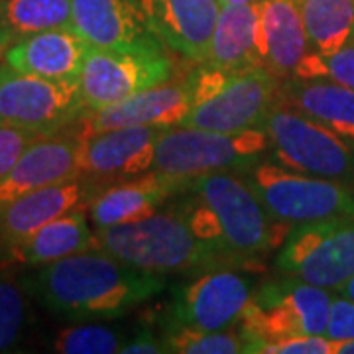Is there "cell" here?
I'll return each mask as SVG.
<instances>
[{"instance_id": "6da1fadb", "label": "cell", "mask_w": 354, "mask_h": 354, "mask_svg": "<svg viewBox=\"0 0 354 354\" xmlns=\"http://www.w3.org/2000/svg\"><path fill=\"white\" fill-rule=\"evenodd\" d=\"M44 309L67 321L118 319L165 288L164 274H152L93 248L39 266L22 279Z\"/></svg>"}, {"instance_id": "7a4b0ae2", "label": "cell", "mask_w": 354, "mask_h": 354, "mask_svg": "<svg viewBox=\"0 0 354 354\" xmlns=\"http://www.w3.org/2000/svg\"><path fill=\"white\" fill-rule=\"evenodd\" d=\"M95 248L152 274L213 266L225 258L195 236L185 213H153L136 223L95 228Z\"/></svg>"}, {"instance_id": "3957f363", "label": "cell", "mask_w": 354, "mask_h": 354, "mask_svg": "<svg viewBox=\"0 0 354 354\" xmlns=\"http://www.w3.org/2000/svg\"><path fill=\"white\" fill-rule=\"evenodd\" d=\"M272 142L264 128L215 132L203 128H167L158 140L153 169L195 179L216 171H248L264 162Z\"/></svg>"}, {"instance_id": "277c9868", "label": "cell", "mask_w": 354, "mask_h": 354, "mask_svg": "<svg viewBox=\"0 0 354 354\" xmlns=\"http://www.w3.org/2000/svg\"><path fill=\"white\" fill-rule=\"evenodd\" d=\"M189 189L215 211L225 250L232 258H256L281 246L293 225L276 221L244 176L216 171L191 179Z\"/></svg>"}, {"instance_id": "5b68a950", "label": "cell", "mask_w": 354, "mask_h": 354, "mask_svg": "<svg viewBox=\"0 0 354 354\" xmlns=\"http://www.w3.org/2000/svg\"><path fill=\"white\" fill-rule=\"evenodd\" d=\"M330 301V290L293 276L266 283L254 291L239 323L246 351L262 353L264 344L288 337L325 335Z\"/></svg>"}, {"instance_id": "8992f818", "label": "cell", "mask_w": 354, "mask_h": 354, "mask_svg": "<svg viewBox=\"0 0 354 354\" xmlns=\"http://www.w3.org/2000/svg\"><path fill=\"white\" fill-rule=\"evenodd\" d=\"M244 179L268 213L288 225L354 218V191L342 181L307 176L272 162L250 167Z\"/></svg>"}, {"instance_id": "52a82bcc", "label": "cell", "mask_w": 354, "mask_h": 354, "mask_svg": "<svg viewBox=\"0 0 354 354\" xmlns=\"http://www.w3.org/2000/svg\"><path fill=\"white\" fill-rule=\"evenodd\" d=\"M278 164L307 176L354 179L353 146L333 130L291 106L276 104L262 127Z\"/></svg>"}, {"instance_id": "ba28073f", "label": "cell", "mask_w": 354, "mask_h": 354, "mask_svg": "<svg viewBox=\"0 0 354 354\" xmlns=\"http://www.w3.org/2000/svg\"><path fill=\"white\" fill-rule=\"evenodd\" d=\"M276 266L325 290H339L354 276V218L304 223L291 228Z\"/></svg>"}, {"instance_id": "9c48e42d", "label": "cell", "mask_w": 354, "mask_h": 354, "mask_svg": "<svg viewBox=\"0 0 354 354\" xmlns=\"http://www.w3.org/2000/svg\"><path fill=\"white\" fill-rule=\"evenodd\" d=\"M83 111L77 85L0 65V122L51 136L71 127Z\"/></svg>"}, {"instance_id": "30bf717a", "label": "cell", "mask_w": 354, "mask_h": 354, "mask_svg": "<svg viewBox=\"0 0 354 354\" xmlns=\"http://www.w3.org/2000/svg\"><path fill=\"white\" fill-rule=\"evenodd\" d=\"M174 75V64L158 50H97L91 48L79 77L85 111H97L124 101L140 91L164 85Z\"/></svg>"}, {"instance_id": "8fae6325", "label": "cell", "mask_w": 354, "mask_h": 354, "mask_svg": "<svg viewBox=\"0 0 354 354\" xmlns=\"http://www.w3.org/2000/svg\"><path fill=\"white\" fill-rule=\"evenodd\" d=\"M278 99V77L268 67L232 73L213 97L191 109L179 127L215 132L262 128Z\"/></svg>"}, {"instance_id": "7c38bea8", "label": "cell", "mask_w": 354, "mask_h": 354, "mask_svg": "<svg viewBox=\"0 0 354 354\" xmlns=\"http://www.w3.org/2000/svg\"><path fill=\"white\" fill-rule=\"evenodd\" d=\"M252 297V279L248 276L230 270L207 272L177 290L167 313V329H234Z\"/></svg>"}, {"instance_id": "4fadbf2b", "label": "cell", "mask_w": 354, "mask_h": 354, "mask_svg": "<svg viewBox=\"0 0 354 354\" xmlns=\"http://www.w3.org/2000/svg\"><path fill=\"white\" fill-rule=\"evenodd\" d=\"M167 128H114L81 138L79 176L97 183L127 181L153 169L158 140Z\"/></svg>"}, {"instance_id": "5bb4252c", "label": "cell", "mask_w": 354, "mask_h": 354, "mask_svg": "<svg viewBox=\"0 0 354 354\" xmlns=\"http://www.w3.org/2000/svg\"><path fill=\"white\" fill-rule=\"evenodd\" d=\"M191 109L193 87L187 77L179 83L167 81L164 85L140 91L124 101L104 109L83 111L73 124H77L79 138L127 127L174 128L183 122Z\"/></svg>"}, {"instance_id": "9a60e30c", "label": "cell", "mask_w": 354, "mask_h": 354, "mask_svg": "<svg viewBox=\"0 0 354 354\" xmlns=\"http://www.w3.org/2000/svg\"><path fill=\"white\" fill-rule=\"evenodd\" d=\"M153 36L176 53L205 65L209 59L218 0H138Z\"/></svg>"}, {"instance_id": "2e32d148", "label": "cell", "mask_w": 354, "mask_h": 354, "mask_svg": "<svg viewBox=\"0 0 354 354\" xmlns=\"http://www.w3.org/2000/svg\"><path fill=\"white\" fill-rule=\"evenodd\" d=\"M73 30L97 50H158L138 0H71Z\"/></svg>"}, {"instance_id": "e0dca14e", "label": "cell", "mask_w": 354, "mask_h": 354, "mask_svg": "<svg viewBox=\"0 0 354 354\" xmlns=\"http://www.w3.org/2000/svg\"><path fill=\"white\" fill-rule=\"evenodd\" d=\"M99 191L97 183L79 176L26 193L0 209V242L6 248L22 242L44 225L88 205Z\"/></svg>"}, {"instance_id": "ac0fdd59", "label": "cell", "mask_w": 354, "mask_h": 354, "mask_svg": "<svg viewBox=\"0 0 354 354\" xmlns=\"http://www.w3.org/2000/svg\"><path fill=\"white\" fill-rule=\"evenodd\" d=\"M81 138L65 136L64 130L41 136L28 146L14 167L0 179V209L26 193L79 177Z\"/></svg>"}, {"instance_id": "d6986e66", "label": "cell", "mask_w": 354, "mask_h": 354, "mask_svg": "<svg viewBox=\"0 0 354 354\" xmlns=\"http://www.w3.org/2000/svg\"><path fill=\"white\" fill-rule=\"evenodd\" d=\"M189 179L162 171H146L127 181L101 189L88 201V218L95 228L136 223L158 213L160 205L179 189L189 187Z\"/></svg>"}, {"instance_id": "ffe728a7", "label": "cell", "mask_w": 354, "mask_h": 354, "mask_svg": "<svg viewBox=\"0 0 354 354\" xmlns=\"http://www.w3.org/2000/svg\"><path fill=\"white\" fill-rule=\"evenodd\" d=\"M88 46L73 28H55L14 39L4 53V64L50 81L77 85Z\"/></svg>"}, {"instance_id": "44dd1931", "label": "cell", "mask_w": 354, "mask_h": 354, "mask_svg": "<svg viewBox=\"0 0 354 354\" xmlns=\"http://www.w3.org/2000/svg\"><path fill=\"white\" fill-rule=\"evenodd\" d=\"M205 65L232 73L266 67L260 2L221 6Z\"/></svg>"}, {"instance_id": "7402d4cb", "label": "cell", "mask_w": 354, "mask_h": 354, "mask_svg": "<svg viewBox=\"0 0 354 354\" xmlns=\"http://www.w3.org/2000/svg\"><path fill=\"white\" fill-rule=\"evenodd\" d=\"M262 41L266 67L276 77L293 75L311 50L297 0H262Z\"/></svg>"}, {"instance_id": "603a6c76", "label": "cell", "mask_w": 354, "mask_h": 354, "mask_svg": "<svg viewBox=\"0 0 354 354\" xmlns=\"http://www.w3.org/2000/svg\"><path fill=\"white\" fill-rule=\"evenodd\" d=\"M88 223L91 218L87 213L75 209L44 225L22 242L8 246L6 254L14 262L39 268L73 254L93 250L95 232L91 230Z\"/></svg>"}, {"instance_id": "cb8c5ba5", "label": "cell", "mask_w": 354, "mask_h": 354, "mask_svg": "<svg viewBox=\"0 0 354 354\" xmlns=\"http://www.w3.org/2000/svg\"><path fill=\"white\" fill-rule=\"evenodd\" d=\"M288 106L354 144V88L330 79H295L283 91Z\"/></svg>"}, {"instance_id": "d4e9b609", "label": "cell", "mask_w": 354, "mask_h": 354, "mask_svg": "<svg viewBox=\"0 0 354 354\" xmlns=\"http://www.w3.org/2000/svg\"><path fill=\"white\" fill-rule=\"evenodd\" d=\"M311 50L329 55L354 41V0H297Z\"/></svg>"}, {"instance_id": "484cf974", "label": "cell", "mask_w": 354, "mask_h": 354, "mask_svg": "<svg viewBox=\"0 0 354 354\" xmlns=\"http://www.w3.org/2000/svg\"><path fill=\"white\" fill-rule=\"evenodd\" d=\"M0 28L14 39L55 28H73L71 0H0Z\"/></svg>"}, {"instance_id": "4316f807", "label": "cell", "mask_w": 354, "mask_h": 354, "mask_svg": "<svg viewBox=\"0 0 354 354\" xmlns=\"http://www.w3.org/2000/svg\"><path fill=\"white\" fill-rule=\"evenodd\" d=\"M122 344V335L113 327L81 321L59 330L51 342V351L59 354H116Z\"/></svg>"}, {"instance_id": "83f0119b", "label": "cell", "mask_w": 354, "mask_h": 354, "mask_svg": "<svg viewBox=\"0 0 354 354\" xmlns=\"http://www.w3.org/2000/svg\"><path fill=\"white\" fill-rule=\"evenodd\" d=\"M167 353L177 354H236L248 353L242 333L228 330H197L189 327L167 329L164 337Z\"/></svg>"}, {"instance_id": "f1b7e54d", "label": "cell", "mask_w": 354, "mask_h": 354, "mask_svg": "<svg viewBox=\"0 0 354 354\" xmlns=\"http://www.w3.org/2000/svg\"><path fill=\"white\" fill-rule=\"evenodd\" d=\"M28 291L10 276H0V353L14 351L28 323Z\"/></svg>"}, {"instance_id": "f546056e", "label": "cell", "mask_w": 354, "mask_h": 354, "mask_svg": "<svg viewBox=\"0 0 354 354\" xmlns=\"http://www.w3.org/2000/svg\"><path fill=\"white\" fill-rule=\"evenodd\" d=\"M295 79H330L354 88V41L335 53L309 51L293 71Z\"/></svg>"}, {"instance_id": "4dcf8cb0", "label": "cell", "mask_w": 354, "mask_h": 354, "mask_svg": "<svg viewBox=\"0 0 354 354\" xmlns=\"http://www.w3.org/2000/svg\"><path fill=\"white\" fill-rule=\"evenodd\" d=\"M38 138L41 136L24 128L0 122V179L12 169L20 156L28 150V146H32Z\"/></svg>"}, {"instance_id": "1f68e13d", "label": "cell", "mask_w": 354, "mask_h": 354, "mask_svg": "<svg viewBox=\"0 0 354 354\" xmlns=\"http://www.w3.org/2000/svg\"><path fill=\"white\" fill-rule=\"evenodd\" d=\"M266 354H335V342L325 335H299L264 344Z\"/></svg>"}, {"instance_id": "d6a6232c", "label": "cell", "mask_w": 354, "mask_h": 354, "mask_svg": "<svg viewBox=\"0 0 354 354\" xmlns=\"http://www.w3.org/2000/svg\"><path fill=\"white\" fill-rule=\"evenodd\" d=\"M325 337L333 342L354 341V301L342 295H333Z\"/></svg>"}, {"instance_id": "836d02e7", "label": "cell", "mask_w": 354, "mask_h": 354, "mask_svg": "<svg viewBox=\"0 0 354 354\" xmlns=\"http://www.w3.org/2000/svg\"><path fill=\"white\" fill-rule=\"evenodd\" d=\"M167 353L165 341L156 337L150 329L138 330L132 339H128L120 348V354H164Z\"/></svg>"}, {"instance_id": "e575fe53", "label": "cell", "mask_w": 354, "mask_h": 354, "mask_svg": "<svg viewBox=\"0 0 354 354\" xmlns=\"http://www.w3.org/2000/svg\"><path fill=\"white\" fill-rule=\"evenodd\" d=\"M339 295H342V297H348V299H353L354 301V276L351 279H346L344 283H342L339 290H335Z\"/></svg>"}, {"instance_id": "d590c367", "label": "cell", "mask_w": 354, "mask_h": 354, "mask_svg": "<svg viewBox=\"0 0 354 354\" xmlns=\"http://www.w3.org/2000/svg\"><path fill=\"white\" fill-rule=\"evenodd\" d=\"M12 41H14L12 36H10L6 30H2V28H0V55H2V57H4L6 50L12 46Z\"/></svg>"}, {"instance_id": "8d00e7d4", "label": "cell", "mask_w": 354, "mask_h": 354, "mask_svg": "<svg viewBox=\"0 0 354 354\" xmlns=\"http://www.w3.org/2000/svg\"><path fill=\"white\" fill-rule=\"evenodd\" d=\"M335 354H354V341L335 342Z\"/></svg>"}, {"instance_id": "74e56055", "label": "cell", "mask_w": 354, "mask_h": 354, "mask_svg": "<svg viewBox=\"0 0 354 354\" xmlns=\"http://www.w3.org/2000/svg\"><path fill=\"white\" fill-rule=\"evenodd\" d=\"M221 6H230V4H256V2H262V0H218Z\"/></svg>"}]
</instances>
